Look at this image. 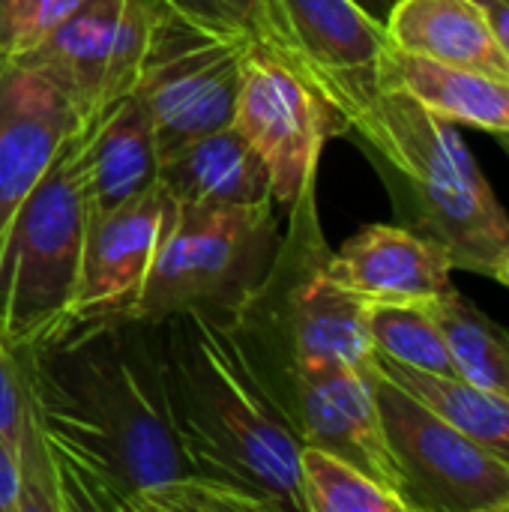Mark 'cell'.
Listing matches in <instances>:
<instances>
[{
	"label": "cell",
	"instance_id": "obj_1",
	"mask_svg": "<svg viewBox=\"0 0 509 512\" xmlns=\"http://www.w3.org/2000/svg\"><path fill=\"white\" fill-rule=\"evenodd\" d=\"M60 512H141L192 477L171 423L156 324L66 318L15 351Z\"/></svg>",
	"mask_w": 509,
	"mask_h": 512
},
{
	"label": "cell",
	"instance_id": "obj_2",
	"mask_svg": "<svg viewBox=\"0 0 509 512\" xmlns=\"http://www.w3.org/2000/svg\"><path fill=\"white\" fill-rule=\"evenodd\" d=\"M165 399L192 474L264 512H306L303 441L264 393L228 327L198 312L156 324Z\"/></svg>",
	"mask_w": 509,
	"mask_h": 512
},
{
	"label": "cell",
	"instance_id": "obj_3",
	"mask_svg": "<svg viewBox=\"0 0 509 512\" xmlns=\"http://www.w3.org/2000/svg\"><path fill=\"white\" fill-rule=\"evenodd\" d=\"M348 135L366 144L420 234L441 243L456 270L495 273L509 249V216L453 120L381 87Z\"/></svg>",
	"mask_w": 509,
	"mask_h": 512
},
{
	"label": "cell",
	"instance_id": "obj_4",
	"mask_svg": "<svg viewBox=\"0 0 509 512\" xmlns=\"http://www.w3.org/2000/svg\"><path fill=\"white\" fill-rule=\"evenodd\" d=\"M327 258L312 189L288 210V234L279 237L267 276L228 324L264 393L291 375L333 366L366 369L375 360L369 303L327 279Z\"/></svg>",
	"mask_w": 509,
	"mask_h": 512
},
{
	"label": "cell",
	"instance_id": "obj_5",
	"mask_svg": "<svg viewBox=\"0 0 509 512\" xmlns=\"http://www.w3.org/2000/svg\"><path fill=\"white\" fill-rule=\"evenodd\" d=\"M279 237L276 201L186 204L171 198L135 318L159 324L177 312H198L228 327L267 276Z\"/></svg>",
	"mask_w": 509,
	"mask_h": 512
},
{
	"label": "cell",
	"instance_id": "obj_6",
	"mask_svg": "<svg viewBox=\"0 0 509 512\" xmlns=\"http://www.w3.org/2000/svg\"><path fill=\"white\" fill-rule=\"evenodd\" d=\"M84 228L87 207L60 147L0 243V339L12 354L69 318Z\"/></svg>",
	"mask_w": 509,
	"mask_h": 512
},
{
	"label": "cell",
	"instance_id": "obj_7",
	"mask_svg": "<svg viewBox=\"0 0 509 512\" xmlns=\"http://www.w3.org/2000/svg\"><path fill=\"white\" fill-rule=\"evenodd\" d=\"M252 42L156 15L132 93L144 102L159 156L234 123Z\"/></svg>",
	"mask_w": 509,
	"mask_h": 512
},
{
	"label": "cell",
	"instance_id": "obj_8",
	"mask_svg": "<svg viewBox=\"0 0 509 512\" xmlns=\"http://www.w3.org/2000/svg\"><path fill=\"white\" fill-rule=\"evenodd\" d=\"M372 387L408 512H509V465L375 369Z\"/></svg>",
	"mask_w": 509,
	"mask_h": 512
},
{
	"label": "cell",
	"instance_id": "obj_9",
	"mask_svg": "<svg viewBox=\"0 0 509 512\" xmlns=\"http://www.w3.org/2000/svg\"><path fill=\"white\" fill-rule=\"evenodd\" d=\"M234 126L264 159L273 201L285 213L315 189L324 144L348 135V120L264 45H252L246 54Z\"/></svg>",
	"mask_w": 509,
	"mask_h": 512
},
{
	"label": "cell",
	"instance_id": "obj_10",
	"mask_svg": "<svg viewBox=\"0 0 509 512\" xmlns=\"http://www.w3.org/2000/svg\"><path fill=\"white\" fill-rule=\"evenodd\" d=\"M270 48L351 123L381 93L387 27L354 0H264Z\"/></svg>",
	"mask_w": 509,
	"mask_h": 512
},
{
	"label": "cell",
	"instance_id": "obj_11",
	"mask_svg": "<svg viewBox=\"0 0 509 512\" xmlns=\"http://www.w3.org/2000/svg\"><path fill=\"white\" fill-rule=\"evenodd\" d=\"M153 21L144 0H84L36 48L15 57L39 69L81 120L135 87Z\"/></svg>",
	"mask_w": 509,
	"mask_h": 512
},
{
	"label": "cell",
	"instance_id": "obj_12",
	"mask_svg": "<svg viewBox=\"0 0 509 512\" xmlns=\"http://www.w3.org/2000/svg\"><path fill=\"white\" fill-rule=\"evenodd\" d=\"M267 396L303 444L351 462L390 492L399 489L372 387V366H333L291 375Z\"/></svg>",
	"mask_w": 509,
	"mask_h": 512
},
{
	"label": "cell",
	"instance_id": "obj_13",
	"mask_svg": "<svg viewBox=\"0 0 509 512\" xmlns=\"http://www.w3.org/2000/svg\"><path fill=\"white\" fill-rule=\"evenodd\" d=\"M168 216L171 195L162 183L114 210L87 213L78 288L69 318L135 315Z\"/></svg>",
	"mask_w": 509,
	"mask_h": 512
},
{
	"label": "cell",
	"instance_id": "obj_14",
	"mask_svg": "<svg viewBox=\"0 0 509 512\" xmlns=\"http://www.w3.org/2000/svg\"><path fill=\"white\" fill-rule=\"evenodd\" d=\"M87 213L114 210L159 183V144L144 102L129 90L78 120L63 144Z\"/></svg>",
	"mask_w": 509,
	"mask_h": 512
},
{
	"label": "cell",
	"instance_id": "obj_15",
	"mask_svg": "<svg viewBox=\"0 0 509 512\" xmlns=\"http://www.w3.org/2000/svg\"><path fill=\"white\" fill-rule=\"evenodd\" d=\"M75 126L69 99L39 69L0 51V243Z\"/></svg>",
	"mask_w": 509,
	"mask_h": 512
},
{
	"label": "cell",
	"instance_id": "obj_16",
	"mask_svg": "<svg viewBox=\"0 0 509 512\" xmlns=\"http://www.w3.org/2000/svg\"><path fill=\"white\" fill-rule=\"evenodd\" d=\"M453 261L441 243L399 225H369L339 252L324 273L366 303H426L453 288Z\"/></svg>",
	"mask_w": 509,
	"mask_h": 512
},
{
	"label": "cell",
	"instance_id": "obj_17",
	"mask_svg": "<svg viewBox=\"0 0 509 512\" xmlns=\"http://www.w3.org/2000/svg\"><path fill=\"white\" fill-rule=\"evenodd\" d=\"M384 27L390 45L408 54L509 84V54L480 0H399Z\"/></svg>",
	"mask_w": 509,
	"mask_h": 512
},
{
	"label": "cell",
	"instance_id": "obj_18",
	"mask_svg": "<svg viewBox=\"0 0 509 512\" xmlns=\"http://www.w3.org/2000/svg\"><path fill=\"white\" fill-rule=\"evenodd\" d=\"M159 183L174 201L186 204L273 201L270 171L234 123L165 156Z\"/></svg>",
	"mask_w": 509,
	"mask_h": 512
},
{
	"label": "cell",
	"instance_id": "obj_19",
	"mask_svg": "<svg viewBox=\"0 0 509 512\" xmlns=\"http://www.w3.org/2000/svg\"><path fill=\"white\" fill-rule=\"evenodd\" d=\"M381 87L414 96L429 111L483 132H509V84L483 72L444 66L420 54L387 45L381 57Z\"/></svg>",
	"mask_w": 509,
	"mask_h": 512
},
{
	"label": "cell",
	"instance_id": "obj_20",
	"mask_svg": "<svg viewBox=\"0 0 509 512\" xmlns=\"http://www.w3.org/2000/svg\"><path fill=\"white\" fill-rule=\"evenodd\" d=\"M375 369L408 396L432 408L453 429L509 465V396L477 387L459 375H432L375 354Z\"/></svg>",
	"mask_w": 509,
	"mask_h": 512
},
{
	"label": "cell",
	"instance_id": "obj_21",
	"mask_svg": "<svg viewBox=\"0 0 509 512\" xmlns=\"http://www.w3.org/2000/svg\"><path fill=\"white\" fill-rule=\"evenodd\" d=\"M447 348L456 363V375L509 396V330L492 321L483 309L468 303L456 288L429 300Z\"/></svg>",
	"mask_w": 509,
	"mask_h": 512
},
{
	"label": "cell",
	"instance_id": "obj_22",
	"mask_svg": "<svg viewBox=\"0 0 509 512\" xmlns=\"http://www.w3.org/2000/svg\"><path fill=\"white\" fill-rule=\"evenodd\" d=\"M0 432L9 435L21 456L24 471V512H60L54 471L36 426L24 372L15 354L0 339Z\"/></svg>",
	"mask_w": 509,
	"mask_h": 512
},
{
	"label": "cell",
	"instance_id": "obj_23",
	"mask_svg": "<svg viewBox=\"0 0 509 512\" xmlns=\"http://www.w3.org/2000/svg\"><path fill=\"white\" fill-rule=\"evenodd\" d=\"M375 354L432 375H456L444 330L426 303H369Z\"/></svg>",
	"mask_w": 509,
	"mask_h": 512
},
{
	"label": "cell",
	"instance_id": "obj_24",
	"mask_svg": "<svg viewBox=\"0 0 509 512\" xmlns=\"http://www.w3.org/2000/svg\"><path fill=\"white\" fill-rule=\"evenodd\" d=\"M300 483L306 512H408L396 492L321 447L303 444Z\"/></svg>",
	"mask_w": 509,
	"mask_h": 512
},
{
	"label": "cell",
	"instance_id": "obj_25",
	"mask_svg": "<svg viewBox=\"0 0 509 512\" xmlns=\"http://www.w3.org/2000/svg\"><path fill=\"white\" fill-rule=\"evenodd\" d=\"M144 3L156 15H168L213 33L237 36L273 51L264 0H144Z\"/></svg>",
	"mask_w": 509,
	"mask_h": 512
},
{
	"label": "cell",
	"instance_id": "obj_26",
	"mask_svg": "<svg viewBox=\"0 0 509 512\" xmlns=\"http://www.w3.org/2000/svg\"><path fill=\"white\" fill-rule=\"evenodd\" d=\"M84 0H0V51L24 54L36 48Z\"/></svg>",
	"mask_w": 509,
	"mask_h": 512
},
{
	"label": "cell",
	"instance_id": "obj_27",
	"mask_svg": "<svg viewBox=\"0 0 509 512\" xmlns=\"http://www.w3.org/2000/svg\"><path fill=\"white\" fill-rule=\"evenodd\" d=\"M0 512H24V471L18 447L0 432Z\"/></svg>",
	"mask_w": 509,
	"mask_h": 512
},
{
	"label": "cell",
	"instance_id": "obj_28",
	"mask_svg": "<svg viewBox=\"0 0 509 512\" xmlns=\"http://www.w3.org/2000/svg\"><path fill=\"white\" fill-rule=\"evenodd\" d=\"M489 21H492V30L498 36V42L504 45V51L509 54V0H480Z\"/></svg>",
	"mask_w": 509,
	"mask_h": 512
},
{
	"label": "cell",
	"instance_id": "obj_29",
	"mask_svg": "<svg viewBox=\"0 0 509 512\" xmlns=\"http://www.w3.org/2000/svg\"><path fill=\"white\" fill-rule=\"evenodd\" d=\"M360 9H366L375 21H381V24H387V18H390V12H393V6L399 3V0H354Z\"/></svg>",
	"mask_w": 509,
	"mask_h": 512
},
{
	"label": "cell",
	"instance_id": "obj_30",
	"mask_svg": "<svg viewBox=\"0 0 509 512\" xmlns=\"http://www.w3.org/2000/svg\"><path fill=\"white\" fill-rule=\"evenodd\" d=\"M492 279H498L501 285H507L509 288V249L501 255V261L495 264V273H492Z\"/></svg>",
	"mask_w": 509,
	"mask_h": 512
},
{
	"label": "cell",
	"instance_id": "obj_31",
	"mask_svg": "<svg viewBox=\"0 0 509 512\" xmlns=\"http://www.w3.org/2000/svg\"><path fill=\"white\" fill-rule=\"evenodd\" d=\"M498 138H501V144L507 147V153H509V132H504V135H498Z\"/></svg>",
	"mask_w": 509,
	"mask_h": 512
}]
</instances>
